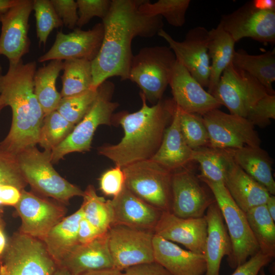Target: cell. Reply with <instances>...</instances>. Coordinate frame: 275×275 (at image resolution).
Segmentation results:
<instances>
[{
  "instance_id": "1",
  "label": "cell",
  "mask_w": 275,
  "mask_h": 275,
  "mask_svg": "<svg viewBox=\"0 0 275 275\" xmlns=\"http://www.w3.org/2000/svg\"><path fill=\"white\" fill-rule=\"evenodd\" d=\"M142 0H112L109 10L102 20L104 35L100 50L92 61L93 89L108 78L128 79L133 55L131 43L136 37L151 38L163 28L160 16L141 13Z\"/></svg>"
},
{
  "instance_id": "2",
  "label": "cell",
  "mask_w": 275,
  "mask_h": 275,
  "mask_svg": "<svg viewBox=\"0 0 275 275\" xmlns=\"http://www.w3.org/2000/svg\"><path fill=\"white\" fill-rule=\"evenodd\" d=\"M36 67L35 61L9 63L0 76V101L12 112L11 126L0 149L15 155L38 144L45 116L34 91Z\"/></svg>"
},
{
  "instance_id": "3",
  "label": "cell",
  "mask_w": 275,
  "mask_h": 275,
  "mask_svg": "<svg viewBox=\"0 0 275 275\" xmlns=\"http://www.w3.org/2000/svg\"><path fill=\"white\" fill-rule=\"evenodd\" d=\"M140 96L142 105L139 111L118 115V122L124 131L121 141L98 149L99 154L121 168L152 158L160 145L167 125L171 121L176 107L173 99H161L149 106L141 92Z\"/></svg>"
},
{
  "instance_id": "4",
  "label": "cell",
  "mask_w": 275,
  "mask_h": 275,
  "mask_svg": "<svg viewBox=\"0 0 275 275\" xmlns=\"http://www.w3.org/2000/svg\"><path fill=\"white\" fill-rule=\"evenodd\" d=\"M176 62L169 47H145L133 56L128 79L139 87L147 100L156 104L169 85Z\"/></svg>"
},
{
  "instance_id": "5",
  "label": "cell",
  "mask_w": 275,
  "mask_h": 275,
  "mask_svg": "<svg viewBox=\"0 0 275 275\" xmlns=\"http://www.w3.org/2000/svg\"><path fill=\"white\" fill-rule=\"evenodd\" d=\"M114 89V83L108 79L98 87L96 98L88 113L67 138L51 151L52 163L70 153L89 151L97 127L112 124L114 112L119 106L118 103L112 101Z\"/></svg>"
},
{
  "instance_id": "6",
  "label": "cell",
  "mask_w": 275,
  "mask_h": 275,
  "mask_svg": "<svg viewBox=\"0 0 275 275\" xmlns=\"http://www.w3.org/2000/svg\"><path fill=\"white\" fill-rule=\"evenodd\" d=\"M210 188L226 224L232 245L227 258L229 266L236 268L259 251L246 213L235 203L224 183L199 179Z\"/></svg>"
},
{
  "instance_id": "7",
  "label": "cell",
  "mask_w": 275,
  "mask_h": 275,
  "mask_svg": "<svg viewBox=\"0 0 275 275\" xmlns=\"http://www.w3.org/2000/svg\"><path fill=\"white\" fill-rule=\"evenodd\" d=\"M50 152H41L34 146L16 155L26 183L42 194L63 203L73 197L82 196V190L61 177L53 168Z\"/></svg>"
},
{
  "instance_id": "8",
  "label": "cell",
  "mask_w": 275,
  "mask_h": 275,
  "mask_svg": "<svg viewBox=\"0 0 275 275\" xmlns=\"http://www.w3.org/2000/svg\"><path fill=\"white\" fill-rule=\"evenodd\" d=\"M125 186L139 198L163 211H170L172 173L147 159L122 168Z\"/></svg>"
},
{
  "instance_id": "9",
  "label": "cell",
  "mask_w": 275,
  "mask_h": 275,
  "mask_svg": "<svg viewBox=\"0 0 275 275\" xmlns=\"http://www.w3.org/2000/svg\"><path fill=\"white\" fill-rule=\"evenodd\" d=\"M0 275H52L58 267L38 239L20 233L4 251Z\"/></svg>"
},
{
  "instance_id": "10",
  "label": "cell",
  "mask_w": 275,
  "mask_h": 275,
  "mask_svg": "<svg viewBox=\"0 0 275 275\" xmlns=\"http://www.w3.org/2000/svg\"><path fill=\"white\" fill-rule=\"evenodd\" d=\"M267 94H271L256 79L231 63L223 72L213 96L230 114L246 118L256 103Z\"/></svg>"
},
{
  "instance_id": "11",
  "label": "cell",
  "mask_w": 275,
  "mask_h": 275,
  "mask_svg": "<svg viewBox=\"0 0 275 275\" xmlns=\"http://www.w3.org/2000/svg\"><path fill=\"white\" fill-rule=\"evenodd\" d=\"M202 117L208 134L209 147L227 149L260 146L261 140L255 126L245 118L218 108Z\"/></svg>"
},
{
  "instance_id": "12",
  "label": "cell",
  "mask_w": 275,
  "mask_h": 275,
  "mask_svg": "<svg viewBox=\"0 0 275 275\" xmlns=\"http://www.w3.org/2000/svg\"><path fill=\"white\" fill-rule=\"evenodd\" d=\"M108 244L114 267L121 271L154 261V232L123 225H113L107 231Z\"/></svg>"
},
{
  "instance_id": "13",
  "label": "cell",
  "mask_w": 275,
  "mask_h": 275,
  "mask_svg": "<svg viewBox=\"0 0 275 275\" xmlns=\"http://www.w3.org/2000/svg\"><path fill=\"white\" fill-rule=\"evenodd\" d=\"M218 24L235 43L244 38L264 44L275 42V8L261 9L256 7L253 1L223 15Z\"/></svg>"
},
{
  "instance_id": "14",
  "label": "cell",
  "mask_w": 275,
  "mask_h": 275,
  "mask_svg": "<svg viewBox=\"0 0 275 275\" xmlns=\"http://www.w3.org/2000/svg\"><path fill=\"white\" fill-rule=\"evenodd\" d=\"M157 35L169 44L176 60L204 88H207L210 76V59L208 52V31L198 26L189 30L182 41L175 40L163 29Z\"/></svg>"
},
{
  "instance_id": "15",
  "label": "cell",
  "mask_w": 275,
  "mask_h": 275,
  "mask_svg": "<svg viewBox=\"0 0 275 275\" xmlns=\"http://www.w3.org/2000/svg\"><path fill=\"white\" fill-rule=\"evenodd\" d=\"M171 211L184 218L204 216L215 201L200 183L199 179L187 167L172 173Z\"/></svg>"
},
{
  "instance_id": "16",
  "label": "cell",
  "mask_w": 275,
  "mask_h": 275,
  "mask_svg": "<svg viewBox=\"0 0 275 275\" xmlns=\"http://www.w3.org/2000/svg\"><path fill=\"white\" fill-rule=\"evenodd\" d=\"M33 8V1L19 0L0 14V55L6 56L9 63H17L29 51V20Z\"/></svg>"
},
{
  "instance_id": "17",
  "label": "cell",
  "mask_w": 275,
  "mask_h": 275,
  "mask_svg": "<svg viewBox=\"0 0 275 275\" xmlns=\"http://www.w3.org/2000/svg\"><path fill=\"white\" fill-rule=\"evenodd\" d=\"M103 35L102 22L87 31L77 28L68 34L59 32L52 46L38 58V61L84 59L92 62L100 50Z\"/></svg>"
},
{
  "instance_id": "18",
  "label": "cell",
  "mask_w": 275,
  "mask_h": 275,
  "mask_svg": "<svg viewBox=\"0 0 275 275\" xmlns=\"http://www.w3.org/2000/svg\"><path fill=\"white\" fill-rule=\"evenodd\" d=\"M15 207L21 220L20 233L41 240L65 214L63 208L24 189Z\"/></svg>"
},
{
  "instance_id": "19",
  "label": "cell",
  "mask_w": 275,
  "mask_h": 275,
  "mask_svg": "<svg viewBox=\"0 0 275 275\" xmlns=\"http://www.w3.org/2000/svg\"><path fill=\"white\" fill-rule=\"evenodd\" d=\"M169 86L173 100L181 111L203 116L209 111L219 108L222 105L176 60Z\"/></svg>"
},
{
  "instance_id": "20",
  "label": "cell",
  "mask_w": 275,
  "mask_h": 275,
  "mask_svg": "<svg viewBox=\"0 0 275 275\" xmlns=\"http://www.w3.org/2000/svg\"><path fill=\"white\" fill-rule=\"evenodd\" d=\"M207 233L205 215L197 218H181L171 211H163L154 234L167 240L184 245L188 250L203 254Z\"/></svg>"
},
{
  "instance_id": "21",
  "label": "cell",
  "mask_w": 275,
  "mask_h": 275,
  "mask_svg": "<svg viewBox=\"0 0 275 275\" xmlns=\"http://www.w3.org/2000/svg\"><path fill=\"white\" fill-rule=\"evenodd\" d=\"M111 203L114 212L113 225L154 232L162 212L137 197L125 185L120 193L111 200Z\"/></svg>"
},
{
  "instance_id": "22",
  "label": "cell",
  "mask_w": 275,
  "mask_h": 275,
  "mask_svg": "<svg viewBox=\"0 0 275 275\" xmlns=\"http://www.w3.org/2000/svg\"><path fill=\"white\" fill-rule=\"evenodd\" d=\"M153 248L154 261L172 275H203L206 272L203 254L183 249L154 234Z\"/></svg>"
},
{
  "instance_id": "23",
  "label": "cell",
  "mask_w": 275,
  "mask_h": 275,
  "mask_svg": "<svg viewBox=\"0 0 275 275\" xmlns=\"http://www.w3.org/2000/svg\"><path fill=\"white\" fill-rule=\"evenodd\" d=\"M58 266L67 269L73 275L114 267L108 248L107 232L91 242L77 244Z\"/></svg>"
},
{
  "instance_id": "24",
  "label": "cell",
  "mask_w": 275,
  "mask_h": 275,
  "mask_svg": "<svg viewBox=\"0 0 275 275\" xmlns=\"http://www.w3.org/2000/svg\"><path fill=\"white\" fill-rule=\"evenodd\" d=\"M207 223V233L204 256L206 270L204 275H219L223 258L232 252V245L224 218L216 202L207 208L205 215Z\"/></svg>"
},
{
  "instance_id": "25",
  "label": "cell",
  "mask_w": 275,
  "mask_h": 275,
  "mask_svg": "<svg viewBox=\"0 0 275 275\" xmlns=\"http://www.w3.org/2000/svg\"><path fill=\"white\" fill-rule=\"evenodd\" d=\"M179 112L176 106L160 145L151 159L172 173L186 168L193 161V150L186 144L180 129Z\"/></svg>"
},
{
  "instance_id": "26",
  "label": "cell",
  "mask_w": 275,
  "mask_h": 275,
  "mask_svg": "<svg viewBox=\"0 0 275 275\" xmlns=\"http://www.w3.org/2000/svg\"><path fill=\"white\" fill-rule=\"evenodd\" d=\"M224 183L235 203L244 212L265 204L270 195L264 186L246 174L233 160Z\"/></svg>"
},
{
  "instance_id": "27",
  "label": "cell",
  "mask_w": 275,
  "mask_h": 275,
  "mask_svg": "<svg viewBox=\"0 0 275 275\" xmlns=\"http://www.w3.org/2000/svg\"><path fill=\"white\" fill-rule=\"evenodd\" d=\"M235 163L271 195L275 194V181L272 172V160L260 146L228 149Z\"/></svg>"
},
{
  "instance_id": "28",
  "label": "cell",
  "mask_w": 275,
  "mask_h": 275,
  "mask_svg": "<svg viewBox=\"0 0 275 275\" xmlns=\"http://www.w3.org/2000/svg\"><path fill=\"white\" fill-rule=\"evenodd\" d=\"M235 43L232 37L219 24L208 31V52L211 64L207 92L212 95L223 72L232 63Z\"/></svg>"
},
{
  "instance_id": "29",
  "label": "cell",
  "mask_w": 275,
  "mask_h": 275,
  "mask_svg": "<svg viewBox=\"0 0 275 275\" xmlns=\"http://www.w3.org/2000/svg\"><path fill=\"white\" fill-rule=\"evenodd\" d=\"M83 217L81 208L62 218L43 239L46 249L58 266L63 258L77 244L78 231Z\"/></svg>"
},
{
  "instance_id": "30",
  "label": "cell",
  "mask_w": 275,
  "mask_h": 275,
  "mask_svg": "<svg viewBox=\"0 0 275 275\" xmlns=\"http://www.w3.org/2000/svg\"><path fill=\"white\" fill-rule=\"evenodd\" d=\"M232 64L256 79L272 95H275L272 84L275 80L274 49L258 54H249L240 49L235 51Z\"/></svg>"
},
{
  "instance_id": "31",
  "label": "cell",
  "mask_w": 275,
  "mask_h": 275,
  "mask_svg": "<svg viewBox=\"0 0 275 275\" xmlns=\"http://www.w3.org/2000/svg\"><path fill=\"white\" fill-rule=\"evenodd\" d=\"M63 61L51 60L36 70L34 78V91L46 116L57 110L62 96L56 88L57 79L63 70Z\"/></svg>"
},
{
  "instance_id": "32",
  "label": "cell",
  "mask_w": 275,
  "mask_h": 275,
  "mask_svg": "<svg viewBox=\"0 0 275 275\" xmlns=\"http://www.w3.org/2000/svg\"><path fill=\"white\" fill-rule=\"evenodd\" d=\"M193 161L199 163L201 174L199 179L224 183L227 172L233 161L228 149H222L209 146L193 150Z\"/></svg>"
},
{
  "instance_id": "33",
  "label": "cell",
  "mask_w": 275,
  "mask_h": 275,
  "mask_svg": "<svg viewBox=\"0 0 275 275\" xmlns=\"http://www.w3.org/2000/svg\"><path fill=\"white\" fill-rule=\"evenodd\" d=\"M63 70L62 97L76 95L93 89L91 61L84 59L65 60Z\"/></svg>"
},
{
  "instance_id": "34",
  "label": "cell",
  "mask_w": 275,
  "mask_h": 275,
  "mask_svg": "<svg viewBox=\"0 0 275 275\" xmlns=\"http://www.w3.org/2000/svg\"><path fill=\"white\" fill-rule=\"evenodd\" d=\"M246 213L251 231L259 251L272 258L275 256V224L265 204L248 210Z\"/></svg>"
},
{
  "instance_id": "35",
  "label": "cell",
  "mask_w": 275,
  "mask_h": 275,
  "mask_svg": "<svg viewBox=\"0 0 275 275\" xmlns=\"http://www.w3.org/2000/svg\"><path fill=\"white\" fill-rule=\"evenodd\" d=\"M80 207L83 217L102 233L107 232L114 222L111 200H106L97 195L93 186L89 185L82 196Z\"/></svg>"
},
{
  "instance_id": "36",
  "label": "cell",
  "mask_w": 275,
  "mask_h": 275,
  "mask_svg": "<svg viewBox=\"0 0 275 275\" xmlns=\"http://www.w3.org/2000/svg\"><path fill=\"white\" fill-rule=\"evenodd\" d=\"M190 3V0H159L151 3L142 0L139 10L148 16L163 17L170 25L181 27L185 23V14Z\"/></svg>"
},
{
  "instance_id": "37",
  "label": "cell",
  "mask_w": 275,
  "mask_h": 275,
  "mask_svg": "<svg viewBox=\"0 0 275 275\" xmlns=\"http://www.w3.org/2000/svg\"><path fill=\"white\" fill-rule=\"evenodd\" d=\"M75 126L55 110L44 116L38 144L45 151H51L67 138Z\"/></svg>"
},
{
  "instance_id": "38",
  "label": "cell",
  "mask_w": 275,
  "mask_h": 275,
  "mask_svg": "<svg viewBox=\"0 0 275 275\" xmlns=\"http://www.w3.org/2000/svg\"><path fill=\"white\" fill-rule=\"evenodd\" d=\"M97 95V89L82 93L62 97L57 111L67 121L75 125L88 113Z\"/></svg>"
},
{
  "instance_id": "39",
  "label": "cell",
  "mask_w": 275,
  "mask_h": 275,
  "mask_svg": "<svg viewBox=\"0 0 275 275\" xmlns=\"http://www.w3.org/2000/svg\"><path fill=\"white\" fill-rule=\"evenodd\" d=\"M179 111L180 129L189 148L193 150L208 146V134L202 116Z\"/></svg>"
},
{
  "instance_id": "40",
  "label": "cell",
  "mask_w": 275,
  "mask_h": 275,
  "mask_svg": "<svg viewBox=\"0 0 275 275\" xmlns=\"http://www.w3.org/2000/svg\"><path fill=\"white\" fill-rule=\"evenodd\" d=\"M33 10L36 21L37 36L40 43L45 44L50 33L63 25L50 0H34Z\"/></svg>"
},
{
  "instance_id": "41",
  "label": "cell",
  "mask_w": 275,
  "mask_h": 275,
  "mask_svg": "<svg viewBox=\"0 0 275 275\" xmlns=\"http://www.w3.org/2000/svg\"><path fill=\"white\" fill-rule=\"evenodd\" d=\"M26 184L16 155L0 149V184L12 185L22 190Z\"/></svg>"
},
{
  "instance_id": "42",
  "label": "cell",
  "mask_w": 275,
  "mask_h": 275,
  "mask_svg": "<svg viewBox=\"0 0 275 275\" xmlns=\"http://www.w3.org/2000/svg\"><path fill=\"white\" fill-rule=\"evenodd\" d=\"M76 3L78 16L76 26L80 29L94 17L103 19L109 10L112 0H77Z\"/></svg>"
},
{
  "instance_id": "43",
  "label": "cell",
  "mask_w": 275,
  "mask_h": 275,
  "mask_svg": "<svg viewBox=\"0 0 275 275\" xmlns=\"http://www.w3.org/2000/svg\"><path fill=\"white\" fill-rule=\"evenodd\" d=\"M254 126L265 127L275 119V95L267 94L252 107L246 118Z\"/></svg>"
},
{
  "instance_id": "44",
  "label": "cell",
  "mask_w": 275,
  "mask_h": 275,
  "mask_svg": "<svg viewBox=\"0 0 275 275\" xmlns=\"http://www.w3.org/2000/svg\"><path fill=\"white\" fill-rule=\"evenodd\" d=\"M124 183L125 176L122 168L115 166L102 174L99 180V187L104 195L114 198L122 191Z\"/></svg>"
},
{
  "instance_id": "45",
  "label": "cell",
  "mask_w": 275,
  "mask_h": 275,
  "mask_svg": "<svg viewBox=\"0 0 275 275\" xmlns=\"http://www.w3.org/2000/svg\"><path fill=\"white\" fill-rule=\"evenodd\" d=\"M50 2L63 24L69 29H75L78 19L76 1L50 0Z\"/></svg>"
},
{
  "instance_id": "46",
  "label": "cell",
  "mask_w": 275,
  "mask_h": 275,
  "mask_svg": "<svg viewBox=\"0 0 275 275\" xmlns=\"http://www.w3.org/2000/svg\"><path fill=\"white\" fill-rule=\"evenodd\" d=\"M273 258L260 251L236 268L232 275H258L261 269Z\"/></svg>"
},
{
  "instance_id": "47",
  "label": "cell",
  "mask_w": 275,
  "mask_h": 275,
  "mask_svg": "<svg viewBox=\"0 0 275 275\" xmlns=\"http://www.w3.org/2000/svg\"><path fill=\"white\" fill-rule=\"evenodd\" d=\"M123 275H172L158 263H142L130 267L124 270Z\"/></svg>"
},
{
  "instance_id": "48",
  "label": "cell",
  "mask_w": 275,
  "mask_h": 275,
  "mask_svg": "<svg viewBox=\"0 0 275 275\" xmlns=\"http://www.w3.org/2000/svg\"><path fill=\"white\" fill-rule=\"evenodd\" d=\"M103 234H104L82 217L80 221L78 231L79 243L84 244L91 242Z\"/></svg>"
},
{
  "instance_id": "49",
  "label": "cell",
  "mask_w": 275,
  "mask_h": 275,
  "mask_svg": "<svg viewBox=\"0 0 275 275\" xmlns=\"http://www.w3.org/2000/svg\"><path fill=\"white\" fill-rule=\"evenodd\" d=\"M21 190L17 187L0 184V205L15 206L20 200Z\"/></svg>"
},
{
  "instance_id": "50",
  "label": "cell",
  "mask_w": 275,
  "mask_h": 275,
  "mask_svg": "<svg viewBox=\"0 0 275 275\" xmlns=\"http://www.w3.org/2000/svg\"><path fill=\"white\" fill-rule=\"evenodd\" d=\"M80 275H123V272L113 267L88 271Z\"/></svg>"
},
{
  "instance_id": "51",
  "label": "cell",
  "mask_w": 275,
  "mask_h": 275,
  "mask_svg": "<svg viewBox=\"0 0 275 275\" xmlns=\"http://www.w3.org/2000/svg\"><path fill=\"white\" fill-rule=\"evenodd\" d=\"M254 5L261 9H270L275 8L274 0H254Z\"/></svg>"
},
{
  "instance_id": "52",
  "label": "cell",
  "mask_w": 275,
  "mask_h": 275,
  "mask_svg": "<svg viewBox=\"0 0 275 275\" xmlns=\"http://www.w3.org/2000/svg\"><path fill=\"white\" fill-rule=\"evenodd\" d=\"M19 2V0H0V14L6 12Z\"/></svg>"
},
{
  "instance_id": "53",
  "label": "cell",
  "mask_w": 275,
  "mask_h": 275,
  "mask_svg": "<svg viewBox=\"0 0 275 275\" xmlns=\"http://www.w3.org/2000/svg\"><path fill=\"white\" fill-rule=\"evenodd\" d=\"M265 206L270 216L275 221V197L274 195L269 196Z\"/></svg>"
},
{
  "instance_id": "54",
  "label": "cell",
  "mask_w": 275,
  "mask_h": 275,
  "mask_svg": "<svg viewBox=\"0 0 275 275\" xmlns=\"http://www.w3.org/2000/svg\"><path fill=\"white\" fill-rule=\"evenodd\" d=\"M6 246V240L5 236L0 228V255H1Z\"/></svg>"
},
{
  "instance_id": "55",
  "label": "cell",
  "mask_w": 275,
  "mask_h": 275,
  "mask_svg": "<svg viewBox=\"0 0 275 275\" xmlns=\"http://www.w3.org/2000/svg\"><path fill=\"white\" fill-rule=\"evenodd\" d=\"M52 275H73L67 269L58 266L53 273Z\"/></svg>"
},
{
  "instance_id": "56",
  "label": "cell",
  "mask_w": 275,
  "mask_h": 275,
  "mask_svg": "<svg viewBox=\"0 0 275 275\" xmlns=\"http://www.w3.org/2000/svg\"><path fill=\"white\" fill-rule=\"evenodd\" d=\"M2 67L1 66V65H0V76L2 75ZM3 107H4V106H3V105L2 104V103L0 101V111L2 110V109Z\"/></svg>"
},
{
  "instance_id": "57",
  "label": "cell",
  "mask_w": 275,
  "mask_h": 275,
  "mask_svg": "<svg viewBox=\"0 0 275 275\" xmlns=\"http://www.w3.org/2000/svg\"><path fill=\"white\" fill-rule=\"evenodd\" d=\"M260 275H266L264 270H263V268H262L261 270L260 271Z\"/></svg>"
}]
</instances>
